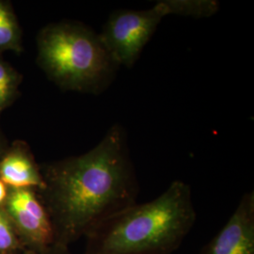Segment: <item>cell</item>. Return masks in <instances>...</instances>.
Wrapping results in <instances>:
<instances>
[{
    "mask_svg": "<svg viewBox=\"0 0 254 254\" xmlns=\"http://www.w3.org/2000/svg\"><path fill=\"white\" fill-rule=\"evenodd\" d=\"M40 167L44 188L36 191L58 244L70 247L137 202L139 184L122 125L109 127L89 152Z\"/></svg>",
    "mask_w": 254,
    "mask_h": 254,
    "instance_id": "cell-1",
    "label": "cell"
},
{
    "mask_svg": "<svg viewBox=\"0 0 254 254\" xmlns=\"http://www.w3.org/2000/svg\"><path fill=\"white\" fill-rule=\"evenodd\" d=\"M196 219L190 186L175 180L154 200L136 202L92 230L84 254H173Z\"/></svg>",
    "mask_w": 254,
    "mask_h": 254,
    "instance_id": "cell-2",
    "label": "cell"
},
{
    "mask_svg": "<svg viewBox=\"0 0 254 254\" xmlns=\"http://www.w3.org/2000/svg\"><path fill=\"white\" fill-rule=\"evenodd\" d=\"M37 64L62 90L95 95L109 89L120 68L99 33L76 21L52 23L40 30Z\"/></svg>",
    "mask_w": 254,
    "mask_h": 254,
    "instance_id": "cell-3",
    "label": "cell"
},
{
    "mask_svg": "<svg viewBox=\"0 0 254 254\" xmlns=\"http://www.w3.org/2000/svg\"><path fill=\"white\" fill-rule=\"evenodd\" d=\"M166 16L160 1L151 9L114 10L99 33L101 41L119 67L132 68Z\"/></svg>",
    "mask_w": 254,
    "mask_h": 254,
    "instance_id": "cell-4",
    "label": "cell"
},
{
    "mask_svg": "<svg viewBox=\"0 0 254 254\" xmlns=\"http://www.w3.org/2000/svg\"><path fill=\"white\" fill-rule=\"evenodd\" d=\"M2 208L9 217L24 252H41L56 243L51 219L36 190L9 189Z\"/></svg>",
    "mask_w": 254,
    "mask_h": 254,
    "instance_id": "cell-5",
    "label": "cell"
},
{
    "mask_svg": "<svg viewBox=\"0 0 254 254\" xmlns=\"http://www.w3.org/2000/svg\"><path fill=\"white\" fill-rule=\"evenodd\" d=\"M200 254H254V192H247Z\"/></svg>",
    "mask_w": 254,
    "mask_h": 254,
    "instance_id": "cell-6",
    "label": "cell"
},
{
    "mask_svg": "<svg viewBox=\"0 0 254 254\" xmlns=\"http://www.w3.org/2000/svg\"><path fill=\"white\" fill-rule=\"evenodd\" d=\"M0 180L9 189L44 188L41 167L24 140H14L0 158Z\"/></svg>",
    "mask_w": 254,
    "mask_h": 254,
    "instance_id": "cell-7",
    "label": "cell"
},
{
    "mask_svg": "<svg viewBox=\"0 0 254 254\" xmlns=\"http://www.w3.org/2000/svg\"><path fill=\"white\" fill-rule=\"evenodd\" d=\"M5 51H23V32L11 4L0 0V53Z\"/></svg>",
    "mask_w": 254,
    "mask_h": 254,
    "instance_id": "cell-8",
    "label": "cell"
},
{
    "mask_svg": "<svg viewBox=\"0 0 254 254\" xmlns=\"http://www.w3.org/2000/svg\"><path fill=\"white\" fill-rule=\"evenodd\" d=\"M166 15L190 16L194 18H208L218 12L219 2L217 0H160Z\"/></svg>",
    "mask_w": 254,
    "mask_h": 254,
    "instance_id": "cell-9",
    "label": "cell"
},
{
    "mask_svg": "<svg viewBox=\"0 0 254 254\" xmlns=\"http://www.w3.org/2000/svg\"><path fill=\"white\" fill-rule=\"evenodd\" d=\"M22 81V74L6 62L0 53V116L17 98Z\"/></svg>",
    "mask_w": 254,
    "mask_h": 254,
    "instance_id": "cell-10",
    "label": "cell"
},
{
    "mask_svg": "<svg viewBox=\"0 0 254 254\" xmlns=\"http://www.w3.org/2000/svg\"><path fill=\"white\" fill-rule=\"evenodd\" d=\"M24 249L9 217L0 207V254H21Z\"/></svg>",
    "mask_w": 254,
    "mask_h": 254,
    "instance_id": "cell-11",
    "label": "cell"
},
{
    "mask_svg": "<svg viewBox=\"0 0 254 254\" xmlns=\"http://www.w3.org/2000/svg\"><path fill=\"white\" fill-rule=\"evenodd\" d=\"M21 254H73L70 251V248L67 246L61 245L55 243L52 246L48 247L46 250L37 252V253H29V252H23Z\"/></svg>",
    "mask_w": 254,
    "mask_h": 254,
    "instance_id": "cell-12",
    "label": "cell"
},
{
    "mask_svg": "<svg viewBox=\"0 0 254 254\" xmlns=\"http://www.w3.org/2000/svg\"><path fill=\"white\" fill-rule=\"evenodd\" d=\"M8 192H9V188L0 180V207L3 206L5 200L7 199Z\"/></svg>",
    "mask_w": 254,
    "mask_h": 254,
    "instance_id": "cell-13",
    "label": "cell"
},
{
    "mask_svg": "<svg viewBox=\"0 0 254 254\" xmlns=\"http://www.w3.org/2000/svg\"><path fill=\"white\" fill-rule=\"evenodd\" d=\"M9 141L6 138L5 135L3 134L1 128H0V158L2 157V155L7 151L8 147H9Z\"/></svg>",
    "mask_w": 254,
    "mask_h": 254,
    "instance_id": "cell-14",
    "label": "cell"
}]
</instances>
